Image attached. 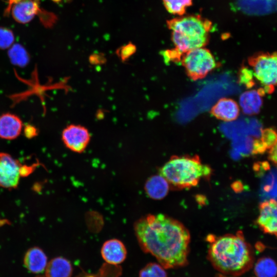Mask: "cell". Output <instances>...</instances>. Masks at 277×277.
I'll return each instance as SVG.
<instances>
[{
    "label": "cell",
    "instance_id": "1",
    "mask_svg": "<svg viewBox=\"0 0 277 277\" xmlns=\"http://www.w3.org/2000/svg\"><path fill=\"white\" fill-rule=\"evenodd\" d=\"M134 228L143 251L153 255L165 269L188 264L190 236L181 222L162 214H148L135 222Z\"/></svg>",
    "mask_w": 277,
    "mask_h": 277
},
{
    "label": "cell",
    "instance_id": "2",
    "mask_svg": "<svg viewBox=\"0 0 277 277\" xmlns=\"http://www.w3.org/2000/svg\"><path fill=\"white\" fill-rule=\"evenodd\" d=\"M209 243L207 258L212 266L222 274L241 275L253 266L254 254L241 232L207 237Z\"/></svg>",
    "mask_w": 277,
    "mask_h": 277
},
{
    "label": "cell",
    "instance_id": "3",
    "mask_svg": "<svg viewBox=\"0 0 277 277\" xmlns=\"http://www.w3.org/2000/svg\"><path fill=\"white\" fill-rule=\"evenodd\" d=\"M175 49L183 54L205 47L209 41L212 22L199 15L181 16L167 21Z\"/></svg>",
    "mask_w": 277,
    "mask_h": 277
},
{
    "label": "cell",
    "instance_id": "4",
    "mask_svg": "<svg viewBox=\"0 0 277 277\" xmlns=\"http://www.w3.org/2000/svg\"><path fill=\"white\" fill-rule=\"evenodd\" d=\"M211 173V168L196 155L172 156L160 169V174L170 186L180 189L194 187Z\"/></svg>",
    "mask_w": 277,
    "mask_h": 277
},
{
    "label": "cell",
    "instance_id": "5",
    "mask_svg": "<svg viewBox=\"0 0 277 277\" xmlns=\"http://www.w3.org/2000/svg\"><path fill=\"white\" fill-rule=\"evenodd\" d=\"M248 63L265 93H272L277 86V52L256 53L248 58Z\"/></svg>",
    "mask_w": 277,
    "mask_h": 277
},
{
    "label": "cell",
    "instance_id": "6",
    "mask_svg": "<svg viewBox=\"0 0 277 277\" xmlns=\"http://www.w3.org/2000/svg\"><path fill=\"white\" fill-rule=\"evenodd\" d=\"M180 63L187 75L193 81L204 78L217 65L212 53L205 47L183 53Z\"/></svg>",
    "mask_w": 277,
    "mask_h": 277
},
{
    "label": "cell",
    "instance_id": "7",
    "mask_svg": "<svg viewBox=\"0 0 277 277\" xmlns=\"http://www.w3.org/2000/svg\"><path fill=\"white\" fill-rule=\"evenodd\" d=\"M23 169L18 161L8 153L0 152V187L16 188L23 176Z\"/></svg>",
    "mask_w": 277,
    "mask_h": 277
},
{
    "label": "cell",
    "instance_id": "8",
    "mask_svg": "<svg viewBox=\"0 0 277 277\" xmlns=\"http://www.w3.org/2000/svg\"><path fill=\"white\" fill-rule=\"evenodd\" d=\"M90 134L85 127L76 124L67 126L62 131V139L65 146L73 152H83L90 141Z\"/></svg>",
    "mask_w": 277,
    "mask_h": 277
},
{
    "label": "cell",
    "instance_id": "9",
    "mask_svg": "<svg viewBox=\"0 0 277 277\" xmlns=\"http://www.w3.org/2000/svg\"><path fill=\"white\" fill-rule=\"evenodd\" d=\"M256 223L264 233L277 237V201L271 199L260 204Z\"/></svg>",
    "mask_w": 277,
    "mask_h": 277
},
{
    "label": "cell",
    "instance_id": "10",
    "mask_svg": "<svg viewBox=\"0 0 277 277\" xmlns=\"http://www.w3.org/2000/svg\"><path fill=\"white\" fill-rule=\"evenodd\" d=\"M101 253L103 259L112 265L122 263L127 256L125 246L122 241L116 239L106 241L102 247Z\"/></svg>",
    "mask_w": 277,
    "mask_h": 277
},
{
    "label": "cell",
    "instance_id": "11",
    "mask_svg": "<svg viewBox=\"0 0 277 277\" xmlns=\"http://www.w3.org/2000/svg\"><path fill=\"white\" fill-rule=\"evenodd\" d=\"M210 112L219 120L230 122L238 118L240 108L234 100L229 98H221L211 108Z\"/></svg>",
    "mask_w": 277,
    "mask_h": 277
},
{
    "label": "cell",
    "instance_id": "12",
    "mask_svg": "<svg viewBox=\"0 0 277 277\" xmlns=\"http://www.w3.org/2000/svg\"><path fill=\"white\" fill-rule=\"evenodd\" d=\"M13 18L21 24L30 22L37 14L39 8L37 2L33 0H19L11 7Z\"/></svg>",
    "mask_w": 277,
    "mask_h": 277
},
{
    "label": "cell",
    "instance_id": "13",
    "mask_svg": "<svg viewBox=\"0 0 277 277\" xmlns=\"http://www.w3.org/2000/svg\"><path fill=\"white\" fill-rule=\"evenodd\" d=\"M23 123L17 115L6 113L0 116V137L5 140H14L20 134Z\"/></svg>",
    "mask_w": 277,
    "mask_h": 277
},
{
    "label": "cell",
    "instance_id": "14",
    "mask_svg": "<svg viewBox=\"0 0 277 277\" xmlns=\"http://www.w3.org/2000/svg\"><path fill=\"white\" fill-rule=\"evenodd\" d=\"M23 262L28 271L35 274L45 271L48 264L46 254L37 247H32L26 252Z\"/></svg>",
    "mask_w": 277,
    "mask_h": 277
},
{
    "label": "cell",
    "instance_id": "15",
    "mask_svg": "<svg viewBox=\"0 0 277 277\" xmlns=\"http://www.w3.org/2000/svg\"><path fill=\"white\" fill-rule=\"evenodd\" d=\"M72 270L71 263L67 259L58 256L48 263L44 274L36 277H71Z\"/></svg>",
    "mask_w": 277,
    "mask_h": 277
},
{
    "label": "cell",
    "instance_id": "16",
    "mask_svg": "<svg viewBox=\"0 0 277 277\" xmlns=\"http://www.w3.org/2000/svg\"><path fill=\"white\" fill-rule=\"evenodd\" d=\"M262 97L256 90L243 92L240 97L239 103L244 113L249 115L258 114L263 105Z\"/></svg>",
    "mask_w": 277,
    "mask_h": 277
},
{
    "label": "cell",
    "instance_id": "17",
    "mask_svg": "<svg viewBox=\"0 0 277 277\" xmlns=\"http://www.w3.org/2000/svg\"><path fill=\"white\" fill-rule=\"evenodd\" d=\"M170 185L161 174L149 177L145 185V190L148 196L154 200H161L167 194Z\"/></svg>",
    "mask_w": 277,
    "mask_h": 277
},
{
    "label": "cell",
    "instance_id": "18",
    "mask_svg": "<svg viewBox=\"0 0 277 277\" xmlns=\"http://www.w3.org/2000/svg\"><path fill=\"white\" fill-rule=\"evenodd\" d=\"M277 141V132L272 128H266L262 132L261 137L254 141L253 146L257 153L269 150Z\"/></svg>",
    "mask_w": 277,
    "mask_h": 277
},
{
    "label": "cell",
    "instance_id": "19",
    "mask_svg": "<svg viewBox=\"0 0 277 277\" xmlns=\"http://www.w3.org/2000/svg\"><path fill=\"white\" fill-rule=\"evenodd\" d=\"M254 272L257 277H276L277 264L271 258H261L255 264Z\"/></svg>",
    "mask_w": 277,
    "mask_h": 277
},
{
    "label": "cell",
    "instance_id": "20",
    "mask_svg": "<svg viewBox=\"0 0 277 277\" xmlns=\"http://www.w3.org/2000/svg\"><path fill=\"white\" fill-rule=\"evenodd\" d=\"M166 10L170 13L183 16L187 7L192 5L193 0H162Z\"/></svg>",
    "mask_w": 277,
    "mask_h": 277
},
{
    "label": "cell",
    "instance_id": "21",
    "mask_svg": "<svg viewBox=\"0 0 277 277\" xmlns=\"http://www.w3.org/2000/svg\"><path fill=\"white\" fill-rule=\"evenodd\" d=\"M139 277H167V274L160 264L149 263L141 269Z\"/></svg>",
    "mask_w": 277,
    "mask_h": 277
},
{
    "label": "cell",
    "instance_id": "22",
    "mask_svg": "<svg viewBox=\"0 0 277 277\" xmlns=\"http://www.w3.org/2000/svg\"><path fill=\"white\" fill-rule=\"evenodd\" d=\"M9 55L12 62L17 65H25L28 61V55L26 51L18 44L11 47Z\"/></svg>",
    "mask_w": 277,
    "mask_h": 277
},
{
    "label": "cell",
    "instance_id": "23",
    "mask_svg": "<svg viewBox=\"0 0 277 277\" xmlns=\"http://www.w3.org/2000/svg\"><path fill=\"white\" fill-rule=\"evenodd\" d=\"M254 76L251 69L242 66L239 72V82L247 88H252L255 85Z\"/></svg>",
    "mask_w": 277,
    "mask_h": 277
},
{
    "label": "cell",
    "instance_id": "24",
    "mask_svg": "<svg viewBox=\"0 0 277 277\" xmlns=\"http://www.w3.org/2000/svg\"><path fill=\"white\" fill-rule=\"evenodd\" d=\"M14 36L12 31L6 28L0 27V49L11 47L14 42Z\"/></svg>",
    "mask_w": 277,
    "mask_h": 277
},
{
    "label": "cell",
    "instance_id": "25",
    "mask_svg": "<svg viewBox=\"0 0 277 277\" xmlns=\"http://www.w3.org/2000/svg\"><path fill=\"white\" fill-rule=\"evenodd\" d=\"M135 46L132 44H129L122 47L118 50L117 54L122 61H126L135 53Z\"/></svg>",
    "mask_w": 277,
    "mask_h": 277
},
{
    "label": "cell",
    "instance_id": "26",
    "mask_svg": "<svg viewBox=\"0 0 277 277\" xmlns=\"http://www.w3.org/2000/svg\"><path fill=\"white\" fill-rule=\"evenodd\" d=\"M268 159L277 167V141L269 149Z\"/></svg>",
    "mask_w": 277,
    "mask_h": 277
},
{
    "label": "cell",
    "instance_id": "27",
    "mask_svg": "<svg viewBox=\"0 0 277 277\" xmlns=\"http://www.w3.org/2000/svg\"><path fill=\"white\" fill-rule=\"evenodd\" d=\"M36 129L30 125H28L25 129V135L28 138H31L37 135Z\"/></svg>",
    "mask_w": 277,
    "mask_h": 277
},
{
    "label": "cell",
    "instance_id": "28",
    "mask_svg": "<svg viewBox=\"0 0 277 277\" xmlns=\"http://www.w3.org/2000/svg\"><path fill=\"white\" fill-rule=\"evenodd\" d=\"M215 277H228L225 275H224L223 274H217L215 275Z\"/></svg>",
    "mask_w": 277,
    "mask_h": 277
}]
</instances>
